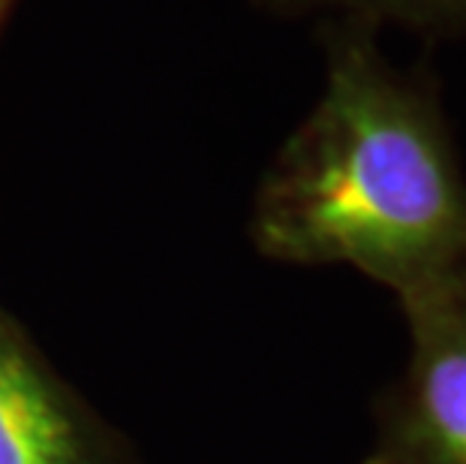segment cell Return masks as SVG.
Here are the masks:
<instances>
[{
	"instance_id": "obj_4",
	"label": "cell",
	"mask_w": 466,
	"mask_h": 464,
	"mask_svg": "<svg viewBox=\"0 0 466 464\" xmlns=\"http://www.w3.org/2000/svg\"><path fill=\"white\" fill-rule=\"evenodd\" d=\"M280 15H316L331 27H400L428 39H466V0H256Z\"/></svg>"
},
{
	"instance_id": "obj_5",
	"label": "cell",
	"mask_w": 466,
	"mask_h": 464,
	"mask_svg": "<svg viewBox=\"0 0 466 464\" xmlns=\"http://www.w3.org/2000/svg\"><path fill=\"white\" fill-rule=\"evenodd\" d=\"M15 4H18V0H0V31H4L6 18H9V13H13Z\"/></svg>"
},
{
	"instance_id": "obj_1",
	"label": "cell",
	"mask_w": 466,
	"mask_h": 464,
	"mask_svg": "<svg viewBox=\"0 0 466 464\" xmlns=\"http://www.w3.org/2000/svg\"><path fill=\"white\" fill-rule=\"evenodd\" d=\"M316 106L259 181L250 239L268 260L350 265L403 314L466 302V172L436 85L334 25Z\"/></svg>"
},
{
	"instance_id": "obj_6",
	"label": "cell",
	"mask_w": 466,
	"mask_h": 464,
	"mask_svg": "<svg viewBox=\"0 0 466 464\" xmlns=\"http://www.w3.org/2000/svg\"><path fill=\"white\" fill-rule=\"evenodd\" d=\"M361 464H370V461H367V459H364V461H361Z\"/></svg>"
},
{
	"instance_id": "obj_3",
	"label": "cell",
	"mask_w": 466,
	"mask_h": 464,
	"mask_svg": "<svg viewBox=\"0 0 466 464\" xmlns=\"http://www.w3.org/2000/svg\"><path fill=\"white\" fill-rule=\"evenodd\" d=\"M0 464H142L0 308Z\"/></svg>"
},
{
	"instance_id": "obj_2",
	"label": "cell",
	"mask_w": 466,
	"mask_h": 464,
	"mask_svg": "<svg viewBox=\"0 0 466 464\" xmlns=\"http://www.w3.org/2000/svg\"><path fill=\"white\" fill-rule=\"evenodd\" d=\"M410 359L376 404L370 464H466V302L406 314Z\"/></svg>"
}]
</instances>
